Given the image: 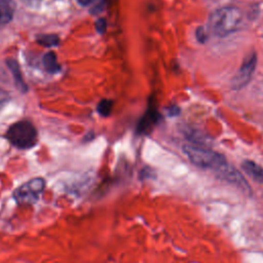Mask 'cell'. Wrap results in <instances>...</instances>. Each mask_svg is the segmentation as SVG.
<instances>
[{"mask_svg": "<svg viewBox=\"0 0 263 263\" xmlns=\"http://www.w3.org/2000/svg\"><path fill=\"white\" fill-rule=\"evenodd\" d=\"M10 100L9 93L0 87V110L7 104V102Z\"/></svg>", "mask_w": 263, "mask_h": 263, "instance_id": "14", "label": "cell"}, {"mask_svg": "<svg viewBox=\"0 0 263 263\" xmlns=\"http://www.w3.org/2000/svg\"><path fill=\"white\" fill-rule=\"evenodd\" d=\"M157 120V112L155 111V109L151 108L147 114L145 115V117H143V119L141 120V124L139 125V129L142 130L143 133L149 128V126H151L155 121Z\"/></svg>", "mask_w": 263, "mask_h": 263, "instance_id": "12", "label": "cell"}, {"mask_svg": "<svg viewBox=\"0 0 263 263\" xmlns=\"http://www.w3.org/2000/svg\"><path fill=\"white\" fill-rule=\"evenodd\" d=\"M81 6H87V5H90L93 0H76Z\"/></svg>", "mask_w": 263, "mask_h": 263, "instance_id": "18", "label": "cell"}, {"mask_svg": "<svg viewBox=\"0 0 263 263\" xmlns=\"http://www.w3.org/2000/svg\"><path fill=\"white\" fill-rule=\"evenodd\" d=\"M15 3L13 0H0V25L8 24L14 14Z\"/></svg>", "mask_w": 263, "mask_h": 263, "instance_id": "8", "label": "cell"}, {"mask_svg": "<svg viewBox=\"0 0 263 263\" xmlns=\"http://www.w3.org/2000/svg\"><path fill=\"white\" fill-rule=\"evenodd\" d=\"M216 173L224 180L238 186L240 189L242 190H250V186L247 183V181L245 180V178L242 177V175L232 165L225 163L224 165H222L219 170L216 171Z\"/></svg>", "mask_w": 263, "mask_h": 263, "instance_id": "6", "label": "cell"}, {"mask_svg": "<svg viewBox=\"0 0 263 263\" xmlns=\"http://www.w3.org/2000/svg\"><path fill=\"white\" fill-rule=\"evenodd\" d=\"M5 137L12 146L18 149H29L37 143V130L28 120H21L11 124Z\"/></svg>", "mask_w": 263, "mask_h": 263, "instance_id": "3", "label": "cell"}, {"mask_svg": "<svg viewBox=\"0 0 263 263\" xmlns=\"http://www.w3.org/2000/svg\"><path fill=\"white\" fill-rule=\"evenodd\" d=\"M107 28V22L105 18H99L96 22V29L99 33H104Z\"/></svg>", "mask_w": 263, "mask_h": 263, "instance_id": "15", "label": "cell"}, {"mask_svg": "<svg viewBox=\"0 0 263 263\" xmlns=\"http://www.w3.org/2000/svg\"><path fill=\"white\" fill-rule=\"evenodd\" d=\"M241 167L253 180L258 183H263V167L252 160H243Z\"/></svg>", "mask_w": 263, "mask_h": 263, "instance_id": "7", "label": "cell"}, {"mask_svg": "<svg viewBox=\"0 0 263 263\" xmlns=\"http://www.w3.org/2000/svg\"><path fill=\"white\" fill-rule=\"evenodd\" d=\"M168 114L171 116H175L177 114H179V108L177 106H172L170 109H168Z\"/></svg>", "mask_w": 263, "mask_h": 263, "instance_id": "17", "label": "cell"}, {"mask_svg": "<svg viewBox=\"0 0 263 263\" xmlns=\"http://www.w3.org/2000/svg\"><path fill=\"white\" fill-rule=\"evenodd\" d=\"M36 41L42 45V46H46V47H51V46H58V44L60 43V39L57 35L53 34H42V35H38L36 36Z\"/></svg>", "mask_w": 263, "mask_h": 263, "instance_id": "11", "label": "cell"}, {"mask_svg": "<svg viewBox=\"0 0 263 263\" xmlns=\"http://www.w3.org/2000/svg\"><path fill=\"white\" fill-rule=\"evenodd\" d=\"M97 109H98V112H99L100 115L108 116L110 114L111 110H112V101H110V100H102L99 103Z\"/></svg>", "mask_w": 263, "mask_h": 263, "instance_id": "13", "label": "cell"}, {"mask_svg": "<svg viewBox=\"0 0 263 263\" xmlns=\"http://www.w3.org/2000/svg\"><path fill=\"white\" fill-rule=\"evenodd\" d=\"M257 65V54L252 52L242 62L239 70L231 80V88L237 90L245 87L251 80Z\"/></svg>", "mask_w": 263, "mask_h": 263, "instance_id": "5", "label": "cell"}, {"mask_svg": "<svg viewBox=\"0 0 263 263\" xmlns=\"http://www.w3.org/2000/svg\"><path fill=\"white\" fill-rule=\"evenodd\" d=\"M45 181L42 178H33L18 186L13 191V199L21 205H32L37 202L43 192Z\"/></svg>", "mask_w": 263, "mask_h": 263, "instance_id": "4", "label": "cell"}, {"mask_svg": "<svg viewBox=\"0 0 263 263\" xmlns=\"http://www.w3.org/2000/svg\"><path fill=\"white\" fill-rule=\"evenodd\" d=\"M43 67L46 72L50 74H55L61 71V65L58 63L57 55L53 51H48L43 55L42 59Z\"/></svg>", "mask_w": 263, "mask_h": 263, "instance_id": "10", "label": "cell"}, {"mask_svg": "<svg viewBox=\"0 0 263 263\" xmlns=\"http://www.w3.org/2000/svg\"><path fill=\"white\" fill-rule=\"evenodd\" d=\"M183 151L189 160L202 168H211L214 171L219 170L222 165L227 163L225 157L213 150L195 145H184Z\"/></svg>", "mask_w": 263, "mask_h": 263, "instance_id": "2", "label": "cell"}, {"mask_svg": "<svg viewBox=\"0 0 263 263\" xmlns=\"http://www.w3.org/2000/svg\"><path fill=\"white\" fill-rule=\"evenodd\" d=\"M241 17V11L237 7H221L211 14L209 27L215 36L226 37L237 30Z\"/></svg>", "mask_w": 263, "mask_h": 263, "instance_id": "1", "label": "cell"}, {"mask_svg": "<svg viewBox=\"0 0 263 263\" xmlns=\"http://www.w3.org/2000/svg\"><path fill=\"white\" fill-rule=\"evenodd\" d=\"M196 39L200 42L203 43L206 40V35H205V30L203 29V27H198L196 29Z\"/></svg>", "mask_w": 263, "mask_h": 263, "instance_id": "16", "label": "cell"}, {"mask_svg": "<svg viewBox=\"0 0 263 263\" xmlns=\"http://www.w3.org/2000/svg\"><path fill=\"white\" fill-rule=\"evenodd\" d=\"M7 66L8 68L10 69V72L14 78V82H15V85L17 87V89L20 91H27L28 87L26 85V83L24 82L23 80V77H22V73H21V70H20V66L18 64L16 63V61L14 60H7Z\"/></svg>", "mask_w": 263, "mask_h": 263, "instance_id": "9", "label": "cell"}]
</instances>
